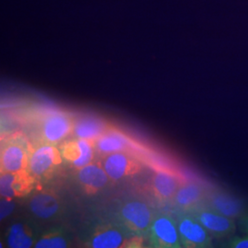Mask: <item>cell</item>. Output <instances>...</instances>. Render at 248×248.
Masks as SVG:
<instances>
[{"label": "cell", "instance_id": "cell-1", "mask_svg": "<svg viewBox=\"0 0 248 248\" xmlns=\"http://www.w3.org/2000/svg\"><path fill=\"white\" fill-rule=\"evenodd\" d=\"M155 215L150 204L133 198L118 203L114 212V222L134 236L146 237Z\"/></svg>", "mask_w": 248, "mask_h": 248}, {"label": "cell", "instance_id": "cell-2", "mask_svg": "<svg viewBox=\"0 0 248 248\" xmlns=\"http://www.w3.org/2000/svg\"><path fill=\"white\" fill-rule=\"evenodd\" d=\"M142 237L134 236L113 222H96L89 230L86 244L92 248H118L130 247L133 240Z\"/></svg>", "mask_w": 248, "mask_h": 248}, {"label": "cell", "instance_id": "cell-3", "mask_svg": "<svg viewBox=\"0 0 248 248\" xmlns=\"http://www.w3.org/2000/svg\"><path fill=\"white\" fill-rule=\"evenodd\" d=\"M31 148L22 135H15L3 142L1 147V172L27 171Z\"/></svg>", "mask_w": 248, "mask_h": 248}, {"label": "cell", "instance_id": "cell-4", "mask_svg": "<svg viewBox=\"0 0 248 248\" xmlns=\"http://www.w3.org/2000/svg\"><path fill=\"white\" fill-rule=\"evenodd\" d=\"M182 248L213 247V237L203 225L188 212H178L176 216Z\"/></svg>", "mask_w": 248, "mask_h": 248}, {"label": "cell", "instance_id": "cell-5", "mask_svg": "<svg viewBox=\"0 0 248 248\" xmlns=\"http://www.w3.org/2000/svg\"><path fill=\"white\" fill-rule=\"evenodd\" d=\"M146 237L152 248H182L176 218L168 213L155 215Z\"/></svg>", "mask_w": 248, "mask_h": 248}, {"label": "cell", "instance_id": "cell-6", "mask_svg": "<svg viewBox=\"0 0 248 248\" xmlns=\"http://www.w3.org/2000/svg\"><path fill=\"white\" fill-rule=\"evenodd\" d=\"M62 162L61 152L53 144L40 143L31 149L27 172L32 177L43 178L52 174Z\"/></svg>", "mask_w": 248, "mask_h": 248}, {"label": "cell", "instance_id": "cell-7", "mask_svg": "<svg viewBox=\"0 0 248 248\" xmlns=\"http://www.w3.org/2000/svg\"><path fill=\"white\" fill-rule=\"evenodd\" d=\"M188 213L203 225L214 239L231 238L236 232L235 220L214 211L205 203Z\"/></svg>", "mask_w": 248, "mask_h": 248}, {"label": "cell", "instance_id": "cell-8", "mask_svg": "<svg viewBox=\"0 0 248 248\" xmlns=\"http://www.w3.org/2000/svg\"><path fill=\"white\" fill-rule=\"evenodd\" d=\"M75 121L68 113L54 111L44 118L38 134L41 143L55 144L62 142L74 132Z\"/></svg>", "mask_w": 248, "mask_h": 248}, {"label": "cell", "instance_id": "cell-9", "mask_svg": "<svg viewBox=\"0 0 248 248\" xmlns=\"http://www.w3.org/2000/svg\"><path fill=\"white\" fill-rule=\"evenodd\" d=\"M204 203L214 211L233 220H239L247 211L240 199L229 191L221 188H215L210 192H207Z\"/></svg>", "mask_w": 248, "mask_h": 248}, {"label": "cell", "instance_id": "cell-10", "mask_svg": "<svg viewBox=\"0 0 248 248\" xmlns=\"http://www.w3.org/2000/svg\"><path fill=\"white\" fill-rule=\"evenodd\" d=\"M94 149L93 142L81 138L65 141L59 148L62 158L78 169L92 162L94 158Z\"/></svg>", "mask_w": 248, "mask_h": 248}, {"label": "cell", "instance_id": "cell-11", "mask_svg": "<svg viewBox=\"0 0 248 248\" xmlns=\"http://www.w3.org/2000/svg\"><path fill=\"white\" fill-rule=\"evenodd\" d=\"M101 166L111 180H120L133 175L140 169V165L136 159L124 152H116L107 155Z\"/></svg>", "mask_w": 248, "mask_h": 248}, {"label": "cell", "instance_id": "cell-12", "mask_svg": "<svg viewBox=\"0 0 248 248\" xmlns=\"http://www.w3.org/2000/svg\"><path fill=\"white\" fill-rule=\"evenodd\" d=\"M206 197L207 192L202 185L197 182H186L178 187L172 202L178 212H190L202 205Z\"/></svg>", "mask_w": 248, "mask_h": 248}, {"label": "cell", "instance_id": "cell-13", "mask_svg": "<svg viewBox=\"0 0 248 248\" xmlns=\"http://www.w3.org/2000/svg\"><path fill=\"white\" fill-rule=\"evenodd\" d=\"M181 184L179 177L172 172L165 170L155 172L151 179L153 194L159 202L165 203L173 201Z\"/></svg>", "mask_w": 248, "mask_h": 248}, {"label": "cell", "instance_id": "cell-14", "mask_svg": "<svg viewBox=\"0 0 248 248\" xmlns=\"http://www.w3.org/2000/svg\"><path fill=\"white\" fill-rule=\"evenodd\" d=\"M31 177L27 171L2 173L0 179L1 194L6 198L22 196L31 187Z\"/></svg>", "mask_w": 248, "mask_h": 248}, {"label": "cell", "instance_id": "cell-15", "mask_svg": "<svg viewBox=\"0 0 248 248\" xmlns=\"http://www.w3.org/2000/svg\"><path fill=\"white\" fill-rule=\"evenodd\" d=\"M80 184L88 192H97L103 188L108 182L109 177L101 165L90 163L81 168L78 173Z\"/></svg>", "mask_w": 248, "mask_h": 248}, {"label": "cell", "instance_id": "cell-16", "mask_svg": "<svg viewBox=\"0 0 248 248\" xmlns=\"http://www.w3.org/2000/svg\"><path fill=\"white\" fill-rule=\"evenodd\" d=\"M108 130L106 123L99 118L94 116H83L75 121L73 134L76 138L95 142Z\"/></svg>", "mask_w": 248, "mask_h": 248}, {"label": "cell", "instance_id": "cell-17", "mask_svg": "<svg viewBox=\"0 0 248 248\" xmlns=\"http://www.w3.org/2000/svg\"><path fill=\"white\" fill-rule=\"evenodd\" d=\"M37 241V233L31 223L18 222L10 226L7 238L9 248H32Z\"/></svg>", "mask_w": 248, "mask_h": 248}, {"label": "cell", "instance_id": "cell-18", "mask_svg": "<svg viewBox=\"0 0 248 248\" xmlns=\"http://www.w3.org/2000/svg\"><path fill=\"white\" fill-rule=\"evenodd\" d=\"M30 209L36 217L48 220L57 216L61 206L58 199L51 193H38L30 201Z\"/></svg>", "mask_w": 248, "mask_h": 248}, {"label": "cell", "instance_id": "cell-19", "mask_svg": "<svg viewBox=\"0 0 248 248\" xmlns=\"http://www.w3.org/2000/svg\"><path fill=\"white\" fill-rule=\"evenodd\" d=\"M95 142L96 150L105 155L116 152H123L128 144V140L124 135L114 130H108Z\"/></svg>", "mask_w": 248, "mask_h": 248}, {"label": "cell", "instance_id": "cell-20", "mask_svg": "<svg viewBox=\"0 0 248 248\" xmlns=\"http://www.w3.org/2000/svg\"><path fill=\"white\" fill-rule=\"evenodd\" d=\"M69 247V238L61 230L51 231L36 242V248H64Z\"/></svg>", "mask_w": 248, "mask_h": 248}, {"label": "cell", "instance_id": "cell-21", "mask_svg": "<svg viewBox=\"0 0 248 248\" xmlns=\"http://www.w3.org/2000/svg\"><path fill=\"white\" fill-rule=\"evenodd\" d=\"M226 247L230 248H248V234L244 236H232L226 244Z\"/></svg>", "mask_w": 248, "mask_h": 248}, {"label": "cell", "instance_id": "cell-22", "mask_svg": "<svg viewBox=\"0 0 248 248\" xmlns=\"http://www.w3.org/2000/svg\"><path fill=\"white\" fill-rule=\"evenodd\" d=\"M241 228L245 234H248V211L243 214V216L239 219Z\"/></svg>", "mask_w": 248, "mask_h": 248}, {"label": "cell", "instance_id": "cell-23", "mask_svg": "<svg viewBox=\"0 0 248 248\" xmlns=\"http://www.w3.org/2000/svg\"><path fill=\"white\" fill-rule=\"evenodd\" d=\"M12 210V203L9 202H2V209H1V218L3 219L5 216L8 215L7 211H9V213Z\"/></svg>", "mask_w": 248, "mask_h": 248}]
</instances>
